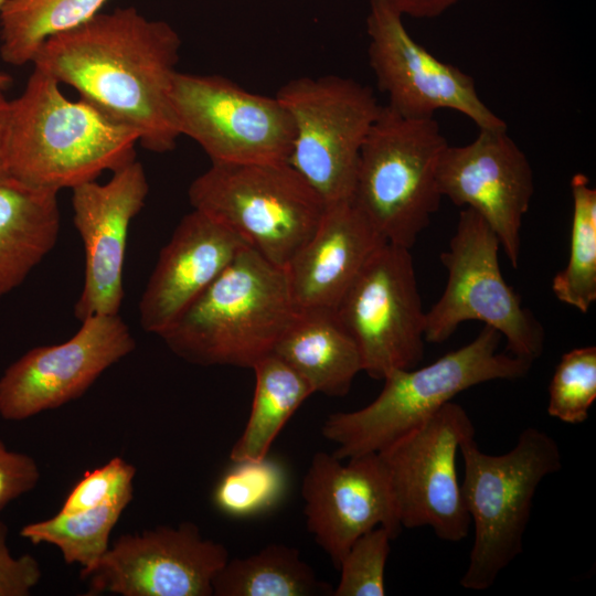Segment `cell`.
Returning a JSON list of instances; mask_svg holds the SVG:
<instances>
[{
  "label": "cell",
  "instance_id": "1",
  "mask_svg": "<svg viewBox=\"0 0 596 596\" xmlns=\"http://www.w3.org/2000/svg\"><path fill=\"white\" fill-rule=\"evenodd\" d=\"M180 47L171 24L126 7L50 36L32 63L113 121L138 131L143 148L163 153L180 137L170 104Z\"/></svg>",
  "mask_w": 596,
  "mask_h": 596
},
{
  "label": "cell",
  "instance_id": "2",
  "mask_svg": "<svg viewBox=\"0 0 596 596\" xmlns=\"http://www.w3.org/2000/svg\"><path fill=\"white\" fill-rule=\"evenodd\" d=\"M138 131L93 105L66 98L60 83L33 68L10 102L9 174L55 192L96 180L135 159Z\"/></svg>",
  "mask_w": 596,
  "mask_h": 596
},
{
  "label": "cell",
  "instance_id": "3",
  "mask_svg": "<svg viewBox=\"0 0 596 596\" xmlns=\"http://www.w3.org/2000/svg\"><path fill=\"white\" fill-rule=\"evenodd\" d=\"M295 313L285 269L247 245L159 337L189 363L253 369Z\"/></svg>",
  "mask_w": 596,
  "mask_h": 596
},
{
  "label": "cell",
  "instance_id": "4",
  "mask_svg": "<svg viewBox=\"0 0 596 596\" xmlns=\"http://www.w3.org/2000/svg\"><path fill=\"white\" fill-rule=\"evenodd\" d=\"M501 338L485 324L471 342L433 363L389 373L381 393L370 404L333 413L323 422V437L337 446L332 455L342 460L379 453L460 392L489 381L525 376L533 362L498 352Z\"/></svg>",
  "mask_w": 596,
  "mask_h": 596
},
{
  "label": "cell",
  "instance_id": "5",
  "mask_svg": "<svg viewBox=\"0 0 596 596\" xmlns=\"http://www.w3.org/2000/svg\"><path fill=\"white\" fill-rule=\"evenodd\" d=\"M461 492L473 524V543L460 585L485 590L523 550L533 498L542 480L558 471L562 455L547 433L529 427L503 455L483 453L475 436L460 446Z\"/></svg>",
  "mask_w": 596,
  "mask_h": 596
},
{
  "label": "cell",
  "instance_id": "6",
  "mask_svg": "<svg viewBox=\"0 0 596 596\" xmlns=\"http://www.w3.org/2000/svg\"><path fill=\"white\" fill-rule=\"evenodd\" d=\"M448 146L434 117L381 106L362 145L353 203L386 243L411 249L438 210L437 170Z\"/></svg>",
  "mask_w": 596,
  "mask_h": 596
},
{
  "label": "cell",
  "instance_id": "7",
  "mask_svg": "<svg viewBox=\"0 0 596 596\" xmlns=\"http://www.w3.org/2000/svg\"><path fill=\"white\" fill-rule=\"evenodd\" d=\"M188 195L194 210L281 268L315 232L327 206L288 161L212 163L191 182Z\"/></svg>",
  "mask_w": 596,
  "mask_h": 596
},
{
  "label": "cell",
  "instance_id": "8",
  "mask_svg": "<svg viewBox=\"0 0 596 596\" xmlns=\"http://www.w3.org/2000/svg\"><path fill=\"white\" fill-rule=\"evenodd\" d=\"M500 241L487 222L465 207L449 246L440 254L447 283L425 311V341L443 343L465 321L478 320L505 338L510 354L535 361L545 331L505 281L499 264Z\"/></svg>",
  "mask_w": 596,
  "mask_h": 596
},
{
  "label": "cell",
  "instance_id": "9",
  "mask_svg": "<svg viewBox=\"0 0 596 596\" xmlns=\"http://www.w3.org/2000/svg\"><path fill=\"white\" fill-rule=\"evenodd\" d=\"M276 97L294 123L287 161L326 205L352 200L360 151L381 108L372 89L338 75L302 76Z\"/></svg>",
  "mask_w": 596,
  "mask_h": 596
},
{
  "label": "cell",
  "instance_id": "10",
  "mask_svg": "<svg viewBox=\"0 0 596 596\" xmlns=\"http://www.w3.org/2000/svg\"><path fill=\"white\" fill-rule=\"evenodd\" d=\"M170 104L175 128L212 163L287 161L295 129L277 99L248 92L221 75L174 74Z\"/></svg>",
  "mask_w": 596,
  "mask_h": 596
},
{
  "label": "cell",
  "instance_id": "11",
  "mask_svg": "<svg viewBox=\"0 0 596 596\" xmlns=\"http://www.w3.org/2000/svg\"><path fill=\"white\" fill-rule=\"evenodd\" d=\"M459 404H445L377 454L387 471L402 528L429 526L444 541L464 540L471 525L456 458L461 441L475 436Z\"/></svg>",
  "mask_w": 596,
  "mask_h": 596
},
{
  "label": "cell",
  "instance_id": "12",
  "mask_svg": "<svg viewBox=\"0 0 596 596\" xmlns=\"http://www.w3.org/2000/svg\"><path fill=\"white\" fill-rule=\"evenodd\" d=\"M411 249L384 243L334 312L356 343L362 371L383 380L417 366L425 349V311Z\"/></svg>",
  "mask_w": 596,
  "mask_h": 596
},
{
  "label": "cell",
  "instance_id": "13",
  "mask_svg": "<svg viewBox=\"0 0 596 596\" xmlns=\"http://www.w3.org/2000/svg\"><path fill=\"white\" fill-rule=\"evenodd\" d=\"M402 18L387 0H370L369 62L377 86L389 97L387 106L409 118H430L439 109H453L479 129L507 128L479 97L473 78L417 43Z\"/></svg>",
  "mask_w": 596,
  "mask_h": 596
},
{
  "label": "cell",
  "instance_id": "14",
  "mask_svg": "<svg viewBox=\"0 0 596 596\" xmlns=\"http://www.w3.org/2000/svg\"><path fill=\"white\" fill-rule=\"evenodd\" d=\"M228 558L222 543L187 521L118 536L81 577L91 596H213V581Z\"/></svg>",
  "mask_w": 596,
  "mask_h": 596
},
{
  "label": "cell",
  "instance_id": "15",
  "mask_svg": "<svg viewBox=\"0 0 596 596\" xmlns=\"http://www.w3.org/2000/svg\"><path fill=\"white\" fill-rule=\"evenodd\" d=\"M135 348L119 313L84 319L68 340L33 348L7 368L0 377V416L23 421L81 397Z\"/></svg>",
  "mask_w": 596,
  "mask_h": 596
},
{
  "label": "cell",
  "instance_id": "16",
  "mask_svg": "<svg viewBox=\"0 0 596 596\" xmlns=\"http://www.w3.org/2000/svg\"><path fill=\"white\" fill-rule=\"evenodd\" d=\"M441 196L479 214L517 268L521 228L534 192L533 171L507 128L479 129L464 146H447L437 170Z\"/></svg>",
  "mask_w": 596,
  "mask_h": 596
},
{
  "label": "cell",
  "instance_id": "17",
  "mask_svg": "<svg viewBox=\"0 0 596 596\" xmlns=\"http://www.w3.org/2000/svg\"><path fill=\"white\" fill-rule=\"evenodd\" d=\"M301 496L308 532L339 565L362 534L376 526L396 538L403 529L387 471L377 453L348 458L313 455L304 477Z\"/></svg>",
  "mask_w": 596,
  "mask_h": 596
},
{
  "label": "cell",
  "instance_id": "18",
  "mask_svg": "<svg viewBox=\"0 0 596 596\" xmlns=\"http://www.w3.org/2000/svg\"><path fill=\"white\" fill-rule=\"evenodd\" d=\"M148 192L145 169L136 160L114 171L106 183L94 180L72 189L73 223L85 251L84 284L74 306L79 321L119 313L128 231Z\"/></svg>",
  "mask_w": 596,
  "mask_h": 596
},
{
  "label": "cell",
  "instance_id": "19",
  "mask_svg": "<svg viewBox=\"0 0 596 596\" xmlns=\"http://www.w3.org/2000/svg\"><path fill=\"white\" fill-rule=\"evenodd\" d=\"M247 244L228 227L192 210L160 251L139 301L142 329L160 336Z\"/></svg>",
  "mask_w": 596,
  "mask_h": 596
},
{
  "label": "cell",
  "instance_id": "20",
  "mask_svg": "<svg viewBox=\"0 0 596 596\" xmlns=\"http://www.w3.org/2000/svg\"><path fill=\"white\" fill-rule=\"evenodd\" d=\"M384 243L352 200L327 205L315 232L284 268L296 311H334Z\"/></svg>",
  "mask_w": 596,
  "mask_h": 596
},
{
  "label": "cell",
  "instance_id": "21",
  "mask_svg": "<svg viewBox=\"0 0 596 596\" xmlns=\"http://www.w3.org/2000/svg\"><path fill=\"white\" fill-rule=\"evenodd\" d=\"M57 193L0 178V298L20 286L58 238Z\"/></svg>",
  "mask_w": 596,
  "mask_h": 596
},
{
  "label": "cell",
  "instance_id": "22",
  "mask_svg": "<svg viewBox=\"0 0 596 596\" xmlns=\"http://www.w3.org/2000/svg\"><path fill=\"white\" fill-rule=\"evenodd\" d=\"M296 371L313 393L345 396L362 371L355 341L333 310L296 311L273 352Z\"/></svg>",
  "mask_w": 596,
  "mask_h": 596
},
{
  "label": "cell",
  "instance_id": "23",
  "mask_svg": "<svg viewBox=\"0 0 596 596\" xmlns=\"http://www.w3.org/2000/svg\"><path fill=\"white\" fill-rule=\"evenodd\" d=\"M255 390L248 419L234 443L232 461H258L269 449L285 424L313 392L305 380L274 353L253 369Z\"/></svg>",
  "mask_w": 596,
  "mask_h": 596
},
{
  "label": "cell",
  "instance_id": "24",
  "mask_svg": "<svg viewBox=\"0 0 596 596\" xmlns=\"http://www.w3.org/2000/svg\"><path fill=\"white\" fill-rule=\"evenodd\" d=\"M333 588L319 579L300 552L273 543L246 557L228 558L213 581V596H319Z\"/></svg>",
  "mask_w": 596,
  "mask_h": 596
},
{
  "label": "cell",
  "instance_id": "25",
  "mask_svg": "<svg viewBox=\"0 0 596 596\" xmlns=\"http://www.w3.org/2000/svg\"><path fill=\"white\" fill-rule=\"evenodd\" d=\"M108 0H6L0 8V54L11 65L32 63L50 36L100 12Z\"/></svg>",
  "mask_w": 596,
  "mask_h": 596
},
{
  "label": "cell",
  "instance_id": "26",
  "mask_svg": "<svg viewBox=\"0 0 596 596\" xmlns=\"http://www.w3.org/2000/svg\"><path fill=\"white\" fill-rule=\"evenodd\" d=\"M134 490L98 507L25 524L20 535L33 544L54 545L68 565L77 564L81 576L93 570L108 551L110 533L129 505Z\"/></svg>",
  "mask_w": 596,
  "mask_h": 596
},
{
  "label": "cell",
  "instance_id": "27",
  "mask_svg": "<svg viewBox=\"0 0 596 596\" xmlns=\"http://www.w3.org/2000/svg\"><path fill=\"white\" fill-rule=\"evenodd\" d=\"M573 216L568 260L552 281L555 297L582 313L596 300V190L583 173L571 180Z\"/></svg>",
  "mask_w": 596,
  "mask_h": 596
},
{
  "label": "cell",
  "instance_id": "28",
  "mask_svg": "<svg viewBox=\"0 0 596 596\" xmlns=\"http://www.w3.org/2000/svg\"><path fill=\"white\" fill-rule=\"evenodd\" d=\"M216 482L212 501L222 513L234 518L262 514L274 508L286 489V473L275 460L233 461Z\"/></svg>",
  "mask_w": 596,
  "mask_h": 596
},
{
  "label": "cell",
  "instance_id": "29",
  "mask_svg": "<svg viewBox=\"0 0 596 596\" xmlns=\"http://www.w3.org/2000/svg\"><path fill=\"white\" fill-rule=\"evenodd\" d=\"M596 400V348L573 349L557 363L549 385L547 412L564 423H584Z\"/></svg>",
  "mask_w": 596,
  "mask_h": 596
},
{
  "label": "cell",
  "instance_id": "30",
  "mask_svg": "<svg viewBox=\"0 0 596 596\" xmlns=\"http://www.w3.org/2000/svg\"><path fill=\"white\" fill-rule=\"evenodd\" d=\"M394 534L376 526L359 536L343 556L333 596L385 595V566Z\"/></svg>",
  "mask_w": 596,
  "mask_h": 596
},
{
  "label": "cell",
  "instance_id": "31",
  "mask_svg": "<svg viewBox=\"0 0 596 596\" xmlns=\"http://www.w3.org/2000/svg\"><path fill=\"white\" fill-rule=\"evenodd\" d=\"M137 469L121 457L84 473L68 492L58 512L75 513L98 507L134 490Z\"/></svg>",
  "mask_w": 596,
  "mask_h": 596
},
{
  "label": "cell",
  "instance_id": "32",
  "mask_svg": "<svg viewBox=\"0 0 596 596\" xmlns=\"http://www.w3.org/2000/svg\"><path fill=\"white\" fill-rule=\"evenodd\" d=\"M8 533V525L0 520V596H28L41 581V564L31 554L14 556Z\"/></svg>",
  "mask_w": 596,
  "mask_h": 596
},
{
  "label": "cell",
  "instance_id": "33",
  "mask_svg": "<svg viewBox=\"0 0 596 596\" xmlns=\"http://www.w3.org/2000/svg\"><path fill=\"white\" fill-rule=\"evenodd\" d=\"M40 478V468L30 455L9 449L0 439V511L33 490Z\"/></svg>",
  "mask_w": 596,
  "mask_h": 596
},
{
  "label": "cell",
  "instance_id": "34",
  "mask_svg": "<svg viewBox=\"0 0 596 596\" xmlns=\"http://www.w3.org/2000/svg\"><path fill=\"white\" fill-rule=\"evenodd\" d=\"M402 15L435 18L459 0H387Z\"/></svg>",
  "mask_w": 596,
  "mask_h": 596
},
{
  "label": "cell",
  "instance_id": "35",
  "mask_svg": "<svg viewBox=\"0 0 596 596\" xmlns=\"http://www.w3.org/2000/svg\"><path fill=\"white\" fill-rule=\"evenodd\" d=\"M10 100L0 89V178L9 174Z\"/></svg>",
  "mask_w": 596,
  "mask_h": 596
},
{
  "label": "cell",
  "instance_id": "36",
  "mask_svg": "<svg viewBox=\"0 0 596 596\" xmlns=\"http://www.w3.org/2000/svg\"><path fill=\"white\" fill-rule=\"evenodd\" d=\"M4 1L6 0H0V8L2 7ZM10 82H11V78L7 74L0 73V89L1 91L7 88Z\"/></svg>",
  "mask_w": 596,
  "mask_h": 596
}]
</instances>
